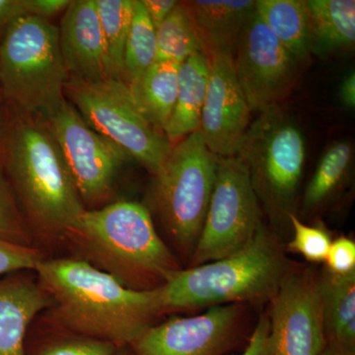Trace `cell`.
<instances>
[{"instance_id":"1","label":"cell","mask_w":355,"mask_h":355,"mask_svg":"<svg viewBox=\"0 0 355 355\" xmlns=\"http://www.w3.org/2000/svg\"><path fill=\"white\" fill-rule=\"evenodd\" d=\"M34 272L69 334L130 347L161 315L159 287L135 291L79 258L43 259Z\"/></svg>"},{"instance_id":"2","label":"cell","mask_w":355,"mask_h":355,"mask_svg":"<svg viewBox=\"0 0 355 355\" xmlns=\"http://www.w3.org/2000/svg\"><path fill=\"white\" fill-rule=\"evenodd\" d=\"M0 133V159L25 220L46 237H64L86 210L46 121L13 109Z\"/></svg>"},{"instance_id":"3","label":"cell","mask_w":355,"mask_h":355,"mask_svg":"<svg viewBox=\"0 0 355 355\" xmlns=\"http://www.w3.org/2000/svg\"><path fill=\"white\" fill-rule=\"evenodd\" d=\"M62 238L79 259L135 291L157 288L180 270L141 203L120 200L86 209Z\"/></svg>"},{"instance_id":"4","label":"cell","mask_w":355,"mask_h":355,"mask_svg":"<svg viewBox=\"0 0 355 355\" xmlns=\"http://www.w3.org/2000/svg\"><path fill=\"white\" fill-rule=\"evenodd\" d=\"M287 275L279 239L263 224L235 253L173 272L159 286L161 314L270 301Z\"/></svg>"},{"instance_id":"5","label":"cell","mask_w":355,"mask_h":355,"mask_svg":"<svg viewBox=\"0 0 355 355\" xmlns=\"http://www.w3.org/2000/svg\"><path fill=\"white\" fill-rule=\"evenodd\" d=\"M69 78L58 26L26 15L7 27L0 40V93L14 110L46 123L67 100Z\"/></svg>"},{"instance_id":"6","label":"cell","mask_w":355,"mask_h":355,"mask_svg":"<svg viewBox=\"0 0 355 355\" xmlns=\"http://www.w3.org/2000/svg\"><path fill=\"white\" fill-rule=\"evenodd\" d=\"M236 156L246 166L263 211L277 225L289 224L307 157V139L295 116L282 105L261 112Z\"/></svg>"},{"instance_id":"7","label":"cell","mask_w":355,"mask_h":355,"mask_svg":"<svg viewBox=\"0 0 355 355\" xmlns=\"http://www.w3.org/2000/svg\"><path fill=\"white\" fill-rule=\"evenodd\" d=\"M218 156L200 132L173 146L154 175L151 202L166 232L182 252L193 254L216 184Z\"/></svg>"},{"instance_id":"8","label":"cell","mask_w":355,"mask_h":355,"mask_svg":"<svg viewBox=\"0 0 355 355\" xmlns=\"http://www.w3.org/2000/svg\"><path fill=\"white\" fill-rule=\"evenodd\" d=\"M64 93L89 127L123 149L153 176L157 174L173 146L164 132L140 114L127 84L114 78L85 81L69 77Z\"/></svg>"},{"instance_id":"9","label":"cell","mask_w":355,"mask_h":355,"mask_svg":"<svg viewBox=\"0 0 355 355\" xmlns=\"http://www.w3.org/2000/svg\"><path fill=\"white\" fill-rule=\"evenodd\" d=\"M263 225V209L246 166L237 156L219 157L216 184L191 254V266L235 253L251 241Z\"/></svg>"},{"instance_id":"10","label":"cell","mask_w":355,"mask_h":355,"mask_svg":"<svg viewBox=\"0 0 355 355\" xmlns=\"http://www.w3.org/2000/svg\"><path fill=\"white\" fill-rule=\"evenodd\" d=\"M46 123L84 205L105 202L111 196L121 167L132 158L89 127L67 100Z\"/></svg>"},{"instance_id":"11","label":"cell","mask_w":355,"mask_h":355,"mask_svg":"<svg viewBox=\"0 0 355 355\" xmlns=\"http://www.w3.org/2000/svg\"><path fill=\"white\" fill-rule=\"evenodd\" d=\"M233 65L252 113L259 114L282 104L304 64L275 38L254 11L238 40Z\"/></svg>"},{"instance_id":"12","label":"cell","mask_w":355,"mask_h":355,"mask_svg":"<svg viewBox=\"0 0 355 355\" xmlns=\"http://www.w3.org/2000/svg\"><path fill=\"white\" fill-rule=\"evenodd\" d=\"M270 355H320L326 347L319 279L311 270L288 273L270 299Z\"/></svg>"},{"instance_id":"13","label":"cell","mask_w":355,"mask_h":355,"mask_svg":"<svg viewBox=\"0 0 355 355\" xmlns=\"http://www.w3.org/2000/svg\"><path fill=\"white\" fill-rule=\"evenodd\" d=\"M240 316V304H228L174 317L149 327L130 349L133 355H222L234 342Z\"/></svg>"},{"instance_id":"14","label":"cell","mask_w":355,"mask_h":355,"mask_svg":"<svg viewBox=\"0 0 355 355\" xmlns=\"http://www.w3.org/2000/svg\"><path fill=\"white\" fill-rule=\"evenodd\" d=\"M209 80L198 132L218 157H234L252 123V111L236 77L233 55H210Z\"/></svg>"},{"instance_id":"15","label":"cell","mask_w":355,"mask_h":355,"mask_svg":"<svg viewBox=\"0 0 355 355\" xmlns=\"http://www.w3.org/2000/svg\"><path fill=\"white\" fill-rule=\"evenodd\" d=\"M58 38L69 77L85 81L111 78L95 0H71L60 21Z\"/></svg>"},{"instance_id":"16","label":"cell","mask_w":355,"mask_h":355,"mask_svg":"<svg viewBox=\"0 0 355 355\" xmlns=\"http://www.w3.org/2000/svg\"><path fill=\"white\" fill-rule=\"evenodd\" d=\"M27 272L0 279V355H27L26 335L33 320L53 301Z\"/></svg>"},{"instance_id":"17","label":"cell","mask_w":355,"mask_h":355,"mask_svg":"<svg viewBox=\"0 0 355 355\" xmlns=\"http://www.w3.org/2000/svg\"><path fill=\"white\" fill-rule=\"evenodd\" d=\"M190 16L205 57L234 55L240 35L256 7V0L181 1Z\"/></svg>"},{"instance_id":"18","label":"cell","mask_w":355,"mask_h":355,"mask_svg":"<svg viewBox=\"0 0 355 355\" xmlns=\"http://www.w3.org/2000/svg\"><path fill=\"white\" fill-rule=\"evenodd\" d=\"M310 53L318 58L350 51L355 43L354 0H305Z\"/></svg>"},{"instance_id":"19","label":"cell","mask_w":355,"mask_h":355,"mask_svg":"<svg viewBox=\"0 0 355 355\" xmlns=\"http://www.w3.org/2000/svg\"><path fill=\"white\" fill-rule=\"evenodd\" d=\"M209 80V62L196 53L180 64L176 103L164 133L173 146L198 132Z\"/></svg>"},{"instance_id":"20","label":"cell","mask_w":355,"mask_h":355,"mask_svg":"<svg viewBox=\"0 0 355 355\" xmlns=\"http://www.w3.org/2000/svg\"><path fill=\"white\" fill-rule=\"evenodd\" d=\"M319 279L326 345L355 352V272Z\"/></svg>"},{"instance_id":"21","label":"cell","mask_w":355,"mask_h":355,"mask_svg":"<svg viewBox=\"0 0 355 355\" xmlns=\"http://www.w3.org/2000/svg\"><path fill=\"white\" fill-rule=\"evenodd\" d=\"M179 67L180 64L174 62H156L139 78L127 84L140 114L163 132L176 103Z\"/></svg>"},{"instance_id":"22","label":"cell","mask_w":355,"mask_h":355,"mask_svg":"<svg viewBox=\"0 0 355 355\" xmlns=\"http://www.w3.org/2000/svg\"><path fill=\"white\" fill-rule=\"evenodd\" d=\"M254 11L294 57L303 64L309 60V21L305 0H257Z\"/></svg>"},{"instance_id":"23","label":"cell","mask_w":355,"mask_h":355,"mask_svg":"<svg viewBox=\"0 0 355 355\" xmlns=\"http://www.w3.org/2000/svg\"><path fill=\"white\" fill-rule=\"evenodd\" d=\"M354 151L349 140H336L327 147L302 197L306 212L317 211L342 190L354 164Z\"/></svg>"},{"instance_id":"24","label":"cell","mask_w":355,"mask_h":355,"mask_svg":"<svg viewBox=\"0 0 355 355\" xmlns=\"http://www.w3.org/2000/svg\"><path fill=\"white\" fill-rule=\"evenodd\" d=\"M157 60L156 29L142 6L141 0H133V14L125 55L121 81L125 84L150 69Z\"/></svg>"},{"instance_id":"25","label":"cell","mask_w":355,"mask_h":355,"mask_svg":"<svg viewBox=\"0 0 355 355\" xmlns=\"http://www.w3.org/2000/svg\"><path fill=\"white\" fill-rule=\"evenodd\" d=\"M95 3L106 44L110 77L121 80L133 0H95Z\"/></svg>"},{"instance_id":"26","label":"cell","mask_w":355,"mask_h":355,"mask_svg":"<svg viewBox=\"0 0 355 355\" xmlns=\"http://www.w3.org/2000/svg\"><path fill=\"white\" fill-rule=\"evenodd\" d=\"M156 62H174L181 64L191 55L202 53L197 32L181 1H178L170 15L156 29Z\"/></svg>"},{"instance_id":"27","label":"cell","mask_w":355,"mask_h":355,"mask_svg":"<svg viewBox=\"0 0 355 355\" xmlns=\"http://www.w3.org/2000/svg\"><path fill=\"white\" fill-rule=\"evenodd\" d=\"M121 347L107 340L69 334L46 338L30 355H116Z\"/></svg>"},{"instance_id":"28","label":"cell","mask_w":355,"mask_h":355,"mask_svg":"<svg viewBox=\"0 0 355 355\" xmlns=\"http://www.w3.org/2000/svg\"><path fill=\"white\" fill-rule=\"evenodd\" d=\"M293 237L287 245L292 252L300 254L311 263H323L331 244L329 233L319 226L306 225L296 214L289 216Z\"/></svg>"},{"instance_id":"29","label":"cell","mask_w":355,"mask_h":355,"mask_svg":"<svg viewBox=\"0 0 355 355\" xmlns=\"http://www.w3.org/2000/svg\"><path fill=\"white\" fill-rule=\"evenodd\" d=\"M0 236L12 242L32 246L27 223L18 207L17 200L1 165H0Z\"/></svg>"},{"instance_id":"30","label":"cell","mask_w":355,"mask_h":355,"mask_svg":"<svg viewBox=\"0 0 355 355\" xmlns=\"http://www.w3.org/2000/svg\"><path fill=\"white\" fill-rule=\"evenodd\" d=\"M44 254L37 248L10 241L0 236V275L34 272Z\"/></svg>"},{"instance_id":"31","label":"cell","mask_w":355,"mask_h":355,"mask_svg":"<svg viewBox=\"0 0 355 355\" xmlns=\"http://www.w3.org/2000/svg\"><path fill=\"white\" fill-rule=\"evenodd\" d=\"M328 272L345 275L355 272V243L347 237L331 241L326 258Z\"/></svg>"},{"instance_id":"32","label":"cell","mask_w":355,"mask_h":355,"mask_svg":"<svg viewBox=\"0 0 355 355\" xmlns=\"http://www.w3.org/2000/svg\"><path fill=\"white\" fill-rule=\"evenodd\" d=\"M71 0H24L26 13L50 21L58 14L64 13Z\"/></svg>"},{"instance_id":"33","label":"cell","mask_w":355,"mask_h":355,"mask_svg":"<svg viewBox=\"0 0 355 355\" xmlns=\"http://www.w3.org/2000/svg\"><path fill=\"white\" fill-rule=\"evenodd\" d=\"M268 333L270 324L268 316L263 315L254 329L253 334L250 336L246 349L243 350L242 354L235 355H270Z\"/></svg>"},{"instance_id":"34","label":"cell","mask_w":355,"mask_h":355,"mask_svg":"<svg viewBox=\"0 0 355 355\" xmlns=\"http://www.w3.org/2000/svg\"><path fill=\"white\" fill-rule=\"evenodd\" d=\"M141 2L155 29L162 24L178 4L176 0H141Z\"/></svg>"},{"instance_id":"35","label":"cell","mask_w":355,"mask_h":355,"mask_svg":"<svg viewBox=\"0 0 355 355\" xmlns=\"http://www.w3.org/2000/svg\"><path fill=\"white\" fill-rule=\"evenodd\" d=\"M26 15L24 0H0V37L11 23Z\"/></svg>"},{"instance_id":"36","label":"cell","mask_w":355,"mask_h":355,"mask_svg":"<svg viewBox=\"0 0 355 355\" xmlns=\"http://www.w3.org/2000/svg\"><path fill=\"white\" fill-rule=\"evenodd\" d=\"M338 98L343 108L354 110L355 107V73L354 70L345 76L338 89Z\"/></svg>"},{"instance_id":"37","label":"cell","mask_w":355,"mask_h":355,"mask_svg":"<svg viewBox=\"0 0 355 355\" xmlns=\"http://www.w3.org/2000/svg\"><path fill=\"white\" fill-rule=\"evenodd\" d=\"M320 355H355V352L336 349V347H330V345H326Z\"/></svg>"},{"instance_id":"38","label":"cell","mask_w":355,"mask_h":355,"mask_svg":"<svg viewBox=\"0 0 355 355\" xmlns=\"http://www.w3.org/2000/svg\"><path fill=\"white\" fill-rule=\"evenodd\" d=\"M116 355H133L130 347H121Z\"/></svg>"},{"instance_id":"39","label":"cell","mask_w":355,"mask_h":355,"mask_svg":"<svg viewBox=\"0 0 355 355\" xmlns=\"http://www.w3.org/2000/svg\"><path fill=\"white\" fill-rule=\"evenodd\" d=\"M0 99H1V93H0Z\"/></svg>"}]
</instances>
